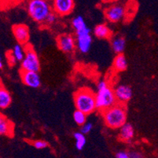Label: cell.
Segmentation results:
<instances>
[{
	"label": "cell",
	"mask_w": 158,
	"mask_h": 158,
	"mask_svg": "<svg viewBox=\"0 0 158 158\" xmlns=\"http://www.w3.org/2000/svg\"><path fill=\"white\" fill-rule=\"evenodd\" d=\"M117 102L125 104L132 98V90L127 85H120L114 90Z\"/></svg>",
	"instance_id": "cell-12"
},
{
	"label": "cell",
	"mask_w": 158,
	"mask_h": 158,
	"mask_svg": "<svg viewBox=\"0 0 158 158\" xmlns=\"http://www.w3.org/2000/svg\"><path fill=\"white\" fill-rule=\"evenodd\" d=\"M74 103L77 110L90 114L97 109L96 94L89 88H80L74 94Z\"/></svg>",
	"instance_id": "cell-2"
},
{
	"label": "cell",
	"mask_w": 158,
	"mask_h": 158,
	"mask_svg": "<svg viewBox=\"0 0 158 158\" xmlns=\"http://www.w3.org/2000/svg\"><path fill=\"white\" fill-rule=\"evenodd\" d=\"M44 1H47V2H52V0H44Z\"/></svg>",
	"instance_id": "cell-31"
},
{
	"label": "cell",
	"mask_w": 158,
	"mask_h": 158,
	"mask_svg": "<svg viewBox=\"0 0 158 158\" xmlns=\"http://www.w3.org/2000/svg\"><path fill=\"white\" fill-rule=\"evenodd\" d=\"M108 2H113V1H116V0H106Z\"/></svg>",
	"instance_id": "cell-30"
},
{
	"label": "cell",
	"mask_w": 158,
	"mask_h": 158,
	"mask_svg": "<svg viewBox=\"0 0 158 158\" xmlns=\"http://www.w3.org/2000/svg\"><path fill=\"white\" fill-rule=\"evenodd\" d=\"M24 47L25 56L24 60L21 61V70L38 73L40 69V62L36 52L29 44H27Z\"/></svg>",
	"instance_id": "cell-5"
},
{
	"label": "cell",
	"mask_w": 158,
	"mask_h": 158,
	"mask_svg": "<svg viewBox=\"0 0 158 158\" xmlns=\"http://www.w3.org/2000/svg\"><path fill=\"white\" fill-rule=\"evenodd\" d=\"M73 136H74L75 140H76V147H77V149H79V150H81V149H84V146L87 143L84 134H83L81 131L76 132V133H74Z\"/></svg>",
	"instance_id": "cell-21"
},
{
	"label": "cell",
	"mask_w": 158,
	"mask_h": 158,
	"mask_svg": "<svg viewBox=\"0 0 158 158\" xmlns=\"http://www.w3.org/2000/svg\"><path fill=\"white\" fill-rule=\"evenodd\" d=\"M12 102V98L10 94L5 87L1 84L0 87V108L2 110H5L9 107Z\"/></svg>",
	"instance_id": "cell-15"
},
{
	"label": "cell",
	"mask_w": 158,
	"mask_h": 158,
	"mask_svg": "<svg viewBox=\"0 0 158 158\" xmlns=\"http://www.w3.org/2000/svg\"><path fill=\"white\" fill-rule=\"evenodd\" d=\"M111 46L113 51L116 54H123L126 47L125 39L120 35H116L111 40Z\"/></svg>",
	"instance_id": "cell-14"
},
{
	"label": "cell",
	"mask_w": 158,
	"mask_h": 158,
	"mask_svg": "<svg viewBox=\"0 0 158 158\" xmlns=\"http://www.w3.org/2000/svg\"><path fill=\"white\" fill-rule=\"evenodd\" d=\"M72 24H73V28L75 31H80V30L84 29V28H87V24H86L85 21L81 16H77L76 18H74L72 21Z\"/></svg>",
	"instance_id": "cell-22"
},
{
	"label": "cell",
	"mask_w": 158,
	"mask_h": 158,
	"mask_svg": "<svg viewBox=\"0 0 158 158\" xmlns=\"http://www.w3.org/2000/svg\"><path fill=\"white\" fill-rule=\"evenodd\" d=\"M2 68H3V63H2V60L1 59L0 60V69H2Z\"/></svg>",
	"instance_id": "cell-29"
},
{
	"label": "cell",
	"mask_w": 158,
	"mask_h": 158,
	"mask_svg": "<svg viewBox=\"0 0 158 158\" xmlns=\"http://www.w3.org/2000/svg\"><path fill=\"white\" fill-rule=\"evenodd\" d=\"M130 158H144L141 153L137 152H131L130 153Z\"/></svg>",
	"instance_id": "cell-28"
},
{
	"label": "cell",
	"mask_w": 158,
	"mask_h": 158,
	"mask_svg": "<svg viewBox=\"0 0 158 158\" xmlns=\"http://www.w3.org/2000/svg\"><path fill=\"white\" fill-rule=\"evenodd\" d=\"M33 146H35V148H36V149H45V148H47V146H48V143H47L46 141L38 140L34 142Z\"/></svg>",
	"instance_id": "cell-24"
},
{
	"label": "cell",
	"mask_w": 158,
	"mask_h": 158,
	"mask_svg": "<svg viewBox=\"0 0 158 158\" xmlns=\"http://www.w3.org/2000/svg\"><path fill=\"white\" fill-rule=\"evenodd\" d=\"M6 57H7V61H8V63H9L10 65H14L16 63L18 62V61L16 60V58L14 57V54H13L12 51H10V52L7 53L6 54Z\"/></svg>",
	"instance_id": "cell-26"
},
{
	"label": "cell",
	"mask_w": 158,
	"mask_h": 158,
	"mask_svg": "<svg viewBox=\"0 0 158 158\" xmlns=\"http://www.w3.org/2000/svg\"><path fill=\"white\" fill-rule=\"evenodd\" d=\"M13 34L18 44L21 45H27L29 41L30 32L29 28L25 24H15L12 28Z\"/></svg>",
	"instance_id": "cell-10"
},
{
	"label": "cell",
	"mask_w": 158,
	"mask_h": 158,
	"mask_svg": "<svg viewBox=\"0 0 158 158\" xmlns=\"http://www.w3.org/2000/svg\"><path fill=\"white\" fill-rule=\"evenodd\" d=\"M57 47L64 53H71L77 47L76 40L69 34H62L57 39Z\"/></svg>",
	"instance_id": "cell-9"
},
{
	"label": "cell",
	"mask_w": 158,
	"mask_h": 158,
	"mask_svg": "<svg viewBox=\"0 0 158 158\" xmlns=\"http://www.w3.org/2000/svg\"><path fill=\"white\" fill-rule=\"evenodd\" d=\"M0 134L11 136L13 135V123L6 117L1 115L0 116Z\"/></svg>",
	"instance_id": "cell-16"
},
{
	"label": "cell",
	"mask_w": 158,
	"mask_h": 158,
	"mask_svg": "<svg viewBox=\"0 0 158 158\" xmlns=\"http://www.w3.org/2000/svg\"><path fill=\"white\" fill-rule=\"evenodd\" d=\"M52 9L58 16L69 15L75 6L74 0H52Z\"/></svg>",
	"instance_id": "cell-7"
},
{
	"label": "cell",
	"mask_w": 158,
	"mask_h": 158,
	"mask_svg": "<svg viewBox=\"0 0 158 158\" xmlns=\"http://www.w3.org/2000/svg\"><path fill=\"white\" fill-rule=\"evenodd\" d=\"M113 67L116 72L125 71L127 68V61L123 54H117L113 61Z\"/></svg>",
	"instance_id": "cell-18"
},
{
	"label": "cell",
	"mask_w": 158,
	"mask_h": 158,
	"mask_svg": "<svg viewBox=\"0 0 158 158\" xmlns=\"http://www.w3.org/2000/svg\"><path fill=\"white\" fill-rule=\"evenodd\" d=\"M93 129V124L90 122H86L84 125L81 126V129H80V131L84 135L88 134L89 132H90V131Z\"/></svg>",
	"instance_id": "cell-23"
},
{
	"label": "cell",
	"mask_w": 158,
	"mask_h": 158,
	"mask_svg": "<svg viewBox=\"0 0 158 158\" xmlns=\"http://www.w3.org/2000/svg\"><path fill=\"white\" fill-rule=\"evenodd\" d=\"M116 158H130V153L124 151H120L116 154Z\"/></svg>",
	"instance_id": "cell-27"
},
{
	"label": "cell",
	"mask_w": 158,
	"mask_h": 158,
	"mask_svg": "<svg viewBox=\"0 0 158 158\" xmlns=\"http://www.w3.org/2000/svg\"><path fill=\"white\" fill-rule=\"evenodd\" d=\"M97 89L96 105L98 110L103 112L117 103L114 90L110 87L107 82L101 80L98 84Z\"/></svg>",
	"instance_id": "cell-3"
},
{
	"label": "cell",
	"mask_w": 158,
	"mask_h": 158,
	"mask_svg": "<svg viewBox=\"0 0 158 158\" xmlns=\"http://www.w3.org/2000/svg\"><path fill=\"white\" fill-rule=\"evenodd\" d=\"M57 14H55L54 11H52V12L49 14L48 17L47 18L45 23H47V24H54V23L56 22V21H57Z\"/></svg>",
	"instance_id": "cell-25"
},
{
	"label": "cell",
	"mask_w": 158,
	"mask_h": 158,
	"mask_svg": "<svg viewBox=\"0 0 158 158\" xmlns=\"http://www.w3.org/2000/svg\"><path fill=\"white\" fill-rule=\"evenodd\" d=\"M126 9L121 4H113L106 10V18L110 22L116 23L121 21L125 16Z\"/></svg>",
	"instance_id": "cell-8"
},
{
	"label": "cell",
	"mask_w": 158,
	"mask_h": 158,
	"mask_svg": "<svg viewBox=\"0 0 158 158\" xmlns=\"http://www.w3.org/2000/svg\"><path fill=\"white\" fill-rule=\"evenodd\" d=\"M27 10L33 21L37 23H44L53 9L50 2L44 0H28Z\"/></svg>",
	"instance_id": "cell-4"
},
{
	"label": "cell",
	"mask_w": 158,
	"mask_h": 158,
	"mask_svg": "<svg viewBox=\"0 0 158 158\" xmlns=\"http://www.w3.org/2000/svg\"><path fill=\"white\" fill-rule=\"evenodd\" d=\"M135 135V131L133 126L131 123H125L120 128V139L124 142H129L133 139Z\"/></svg>",
	"instance_id": "cell-13"
},
{
	"label": "cell",
	"mask_w": 158,
	"mask_h": 158,
	"mask_svg": "<svg viewBox=\"0 0 158 158\" xmlns=\"http://www.w3.org/2000/svg\"><path fill=\"white\" fill-rule=\"evenodd\" d=\"M87 114L85 113L77 110L73 113V120L77 123V125L82 126L87 122Z\"/></svg>",
	"instance_id": "cell-20"
},
{
	"label": "cell",
	"mask_w": 158,
	"mask_h": 158,
	"mask_svg": "<svg viewBox=\"0 0 158 158\" xmlns=\"http://www.w3.org/2000/svg\"><path fill=\"white\" fill-rule=\"evenodd\" d=\"M76 44L77 49L83 54H86L90 51L92 44V37L88 27L76 31Z\"/></svg>",
	"instance_id": "cell-6"
},
{
	"label": "cell",
	"mask_w": 158,
	"mask_h": 158,
	"mask_svg": "<svg viewBox=\"0 0 158 158\" xmlns=\"http://www.w3.org/2000/svg\"><path fill=\"white\" fill-rule=\"evenodd\" d=\"M105 123L112 129L120 128L127 123V110L124 104L117 102L112 107L102 112Z\"/></svg>",
	"instance_id": "cell-1"
},
{
	"label": "cell",
	"mask_w": 158,
	"mask_h": 158,
	"mask_svg": "<svg viewBox=\"0 0 158 158\" xmlns=\"http://www.w3.org/2000/svg\"><path fill=\"white\" fill-rule=\"evenodd\" d=\"M21 78L24 85L31 88H38L41 85V80L37 72L21 70Z\"/></svg>",
	"instance_id": "cell-11"
},
{
	"label": "cell",
	"mask_w": 158,
	"mask_h": 158,
	"mask_svg": "<svg viewBox=\"0 0 158 158\" xmlns=\"http://www.w3.org/2000/svg\"><path fill=\"white\" fill-rule=\"evenodd\" d=\"M94 34L98 39H109L112 36L111 30L105 24L97 25L94 29Z\"/></svg>",
	"instance_id": "cell-17"
},
{
	"label": "cell",
	"mask_w": 158,
	"mask_h": 158,
	"mask_svg": "<svg viewBox=\"0 0 158 158\" xmlns=\"http://www.w3.org/2000/svg\"><path fill=\"white\" fill-rule=\"evenodd\" d=\"M11 51L17 61L21 62L24 60V56H25V47L24 45H21L18 43L14 46Z\"/></svg>",
	"instance_id": "cell-19"
}]
</instances>
